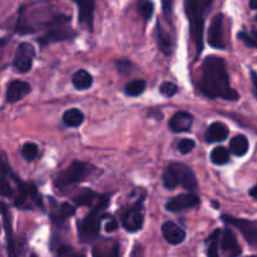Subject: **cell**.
<instances>
[{
    "label": "cell",
    "mask_w": 257,
    "mask_h": 257,
    "mask_svg": "<svg viewBox=\"0 0 257 257\" xmlns=\"http://www.w3.org/2000/svg\"><path fill=\"white\" fill-rule=\"evenodd\" d=\"M200 92L208 98H222L226 100H238L240 95L230 85V77L226 62L217 55H208L202 63L200 78Z\"/></svg>",
    "instance_id": "obj_1"
},
{
    "label": "cell",
    "mask_w": 257,
    "mask_h": 257,
    "mask_svg": "<svg viewBox=\"0 0 257 257\" xmlns=\"http://www.w3.org/2000/svg\"><path fill=\"white\" fill-rule=\"evenodd\" d=\"M110 202V193L100 195L99 200L92 207L87 216L82 221H78V236L79 241L83 243H89L92 241L97 240L99 237L100 222L107 215H104V211L107 210Z\"/></svg>",
    "instance_id": "obj_2"
},
{
    "label": "cell",
    "mask_w": 257,
    "mask_h": 257,
    "mask_svg": "<svg viewBox=\"0 0 257 257\" xmlns=\"http://www.w3.org/2000/svg\"><path fill=\"white\" fill-rule=\"evenodd\" d=\"M185 12L190 23V34L196 47V57L203 50V29L205 14L207 13L202 0H185Z\"/></svg>",
    "instance_id": "obj_3"
},
{
    "label": "cell",
    "mask_w": 257,
    "mask_h": 257,
    "mask_svg": "<svg viewBox=\"0 0 257 257\" xmlns=\"http://www.w3.org/2000/svg\"><path fill=\"white\" fill-rule=\"evenodd\" d=\"M162 182L167 190H175L177 186H182L190 192H196L198 190V182L193 171L180 162H173L167 166L163 171Z\"/></svg>",
    "instance_id": "obj_4"
},
{
    "label": "cell",
    "mask_w": 257,
    "mask_h": 257,
    "mask_svg": "<svg viewBox=\"0 0 257 257\" xmlns=\"http://www.w3.org/2000/svg\"><path fill=\"white\" fill-rule=\"evenodd\" d=\"M98 172L97 167L83 161H73L64 171L58 173L55 178V187L59 190L78 185L80 182L89 180Z\"/></svg>",
    "instance_id": "obj_5"
},
{
    "label": "cell",
    "mask_w": 257,
    "mask_h": 257,
    "mask_svg": "<svg viewBox=\"0 0 257 257\" xmlns=\"http://www.w3.org/2000/svg\"><path fill=\"white\" fill-rule=\"evenodd\" d=\"M122 226L127 232L135 233L142 230L145 223V195L140 196L127 210L122 212Z\"/></svg>",
    "instance_id": "obj_6"
},
{
    "label": "cell",
    "mask_w": 257,
    "mask_h": 257,
    "mask_svg": "<svg viewBox=\"0 0 257 257\" xmlns=\"http://www.w3.org/2000/svg\"><path fill=\"white\" fill-rule=\"evenodd\" d=\"M14 205L22 210H33L35 206H42L37 187L33 183L23 182L17 177Z\"/></svg>",
    "instance_id": "obj_7"
},
{
    "label": "cell",
    "mask_w": 257,
    "mask_h": 257,
    "mask_svg": "<svg viewBox=\"0 0 257 257\" xmlns=\"http://www.w3.org/2000/svg\"><path fill=\"white\" fill-rule=\"evenodd\" d=\"M222 221L227 225L235 226L242 236L245 237L246 242L252 247L257 248V222L255 221L243 220V218L233 217V216L222 215Z\"/></svg>",
    "instance_id": "obj_8"
},
{
    "label": "cell",
    "mask_w": 257,
    "mask_h": 257,
    "mask_svg": "<svg viewBox=\"0 0 257 257\" xmlns=\"http://www.w3.org/2000/svg\"><path fill=\"white\" fill-rule=\"evenodd\" d=\"M35 57V49L30 43H20L15 52L13 65L20 73H27L32 69L33 60Z\"/></svg>",
    "instance_id": "obj_9"
},
{
    "label": "cell",
    "mask_w": 257,
    "mask_h": 257,
    "mask_svg": "<svg viewBox=\"0 0 257 257\" xmlns=\"http://www.w3.org/2000/svg\"><path fill=\"white\" fill-rule=\"evenodd\" d=\"M77 35V32H74L73 29L67 27H63V24L59 25H53L44 35L38 39L39 44L42 47H47V45L53 44V43H59L63 42V40H68V39H72Z\"/></svg>",
    "instance_id": "obj_10"
},
{
    "label": "cell",
    "mask_w": 257,
    "mask_h": 257,
    "mask_svg": "<svg viewBox=\"0 0 257 257\" xmlns=\"http://www.w3.org/2000/svg\"><path fill=\"white\" fill-rule=\"evenodd\" d=\"M200 205V197L195 195L193 192L191 193H182V195L175 196L166 203V210L170 212H182V211L190 210V208L196 207Z\"/></svg>",
    "instance_id": "obj_11"
},
{
    "label": "cell",
    "mask_w": 257,
    "mask_h": 257,
    "mask_svg": "<svg viewBox=\"0 0 257 257\" xmlns=\"http://www.w3.org/2000/svg\"><path fill=\"white\" fill-rule=\"evenodd\" d=\"M208 44L216 49H225L226 43L223 38V15L217 14L212 19L208 29Z\"/></svg>",
    "instance_id": "obj_12"
},
{
    "label": "cell",
    "mask_w": 257,
    "mask_h": 257,
    "mask_svg": "<svg viewBox=\"0 0 257 257\" xmlns=\"http://www.w3.org/2000/svg\"><path fill=\"white\" fill-rule=\"evenodd\" d=\"M221 251L225 257H238L242 253V248L238 245L235 233L231 228H225L220 237Z\"/></svg>",
    "instance_id": "obj_13"
},
{
    "label": "cell",
    "mask_w": 257,
    "mask_h": 257,
    "mask_svg": "<svg viewBox=\"0 0 257 257\" xmlns=\"http://www.w3.org/2000/svg\"><path fill=\"white\" fill-rule=\"evenodd\" d=\"M73 2L78 7V20H79V24L87 25L88 29L93 32L95 0H73Z\"/></svg>",
    "instance_id": "obj_14"
},
{
    "label": "cell",
    "mask_w": 257,
    "mask_h": 257,
    "mask_svg": "<svg viewBox=\"0 0 257 257\" xmlns=\"http://www.w3.org/2000/svg\"><path fill=\"white\" fill-rule=\"evenodd\" d=\"M93 257H120L119 243L110 238H102L92 247Z\"/></svg>",
    "instance_id": "obj_15"
},
{
    "label": "cell",
    "mask_w": 257,
    "mask_h": 257,
    "mask_svg": "<svg viewBox=\"0 0 257 257\" xmlns=\"http://www.w3.org/2000/svg\"><path fill=\"white\" fill-rule=\"evenodd\" d=\"M193 125V115L191 113L185 112V110H180L176 112L172 115V118L168 122V127L172 132L175 133H182V132H190L191 128Z\"/></svg>",
    "instance_id": "obj_16"
},
{
    "label": "cell",
    "mask_w": 257,
    "mask_h": 257,
    "mask_svg": "<svg viewBox=\"0 0 257 257\" xmlns=\"http://www.w3.org/2000/svg\"><path fill=\"white\" fill-rule=\"evenodd\" d=\"M32 90L30 85L27 82H23V80L15 79L8 84L7 93H5V98L9 103H15L22 100L25 95H28Z\"/></svg>",
    "instance_id": "obj_17"
},
{
    "label": "cell",
    "mask_w": 257,
    "mask_h": 257,
    "mask_svg": "<svg viewBox=\"0 0 257 257\" xmlns=\"http://www.w3.org/2000/svg\"><path fill=\"white\" fill-rule=\"evenodd\" d=\"M52 211H50V220L55 225L65 222L69 217H72L75 213V207L68 202L57 203L54 200H52Z\"/></svg>",
    "instance_id": "obj_18"
},
{
    "label": "cell",
    "mask_w": 257,
    "mask_h": 257,
    "mask_svg": "<svg viewBox=\"0 0 257 257\" xmlns=\"http://www.w3.org/2000/svg\"><path fill=\"white\" fill-rule=\"evenodd\" d=\"M162 235L163 238L167 241L170 245H180L185 241L186 231L178 225H176L172 221H167L162 226Z\"/></svg>",
    "instance_id": "obj_19"
},
{
    "label": "cell",
    "mask_w": 257,
    "mask_h": 257,
    "mask_svg": "<svg viewBox=\"0 0 257 257\" xmlns=\"http://www.w3.org/2000/svg\"><path fill=\"white\" fill-rule=\"evenodd\" d=\"M156 42H157L158 49H160L163 54L165 55L173 54V50H175V43H173V39L170 35V33H167L165 29H163V27L160 24V22L157 23V27H156Z\"/></svg>",
    "instance_id": "obj_20"
},
{
    "label": "cell",
    "mask_w": 257,
    "mask_h": 257,
    "mask_svg": "<svg viewBox=\"0 0 257 257\" xmlns=\"http://www.w3.org/2000/svg\"><path fill=\"white\" fill-rule=\"evenodd\" d=\"M230 135L228 127L222 122H213L208 125L206 131V141L208 143H217L222 142Z\"/></svg>",
    "instance_id": "obj_21"
},
{
    "label": "cell",
    "mask_w": 257,
    "mask_h": 257,
    "mask_svg": "<svg viewBox=\"0 0 257 257\" xmlns=\"http://www.w3.org/2000/svg\"><path fill=\"white\" fill-rule=\"evenodd\" d=\"M99 197L100 195L95 192V191L90 190V188H83V190H79L73 196V201L78 206H87V207L92 206L93 207L98 202Z\"/></svg>",
    "instance_id": "obj_22"
},
{
    "label": "cell",
    "mask_w": 257,
    "mask_h": 257,
    "mask_svg": "<svg viewBox=\"0 0 257 257\" xmlns=\"http://www.w3.org/2000/svg\"><path fill=\"white\" fill-rule=\"evenodd\" d=\"M7 237V248H8V256L9 257H24L25 250V241L23 238L14 237L13 233H8L5 235Z\"/></svg>",
    "instance_id": "obj_23"
},
{
    "label": "cell",
    "mask_w": 257,
    "mask_h": 257,
    "mask_svg": "<svg viewBox=\"0 0 257 257\" xmlns=\"http://www.w3.org/2000/svg\"><path fill=\"white\" fill-rule=\"evenodd\" d=\"M72 83L74 85L75 89L78 90H85L88 88L92 87L93 84V77L89 72L85 69H79L73 74Z\"/></svg>",
    "instance_id": "obj_24"
},
{
    "label": "cell",
    "mask_w": 257,
    "mask_h": 257,
    "mask_svg": "<svg viewBox=\"0 0 257 257\" xmlns=\"http://www.w3.org/2000/svg\"><path fill=\"white\" fill-rule=\"evenodd\" d=\"M248 147H250V143H248L247 137L243 135L235 136L230 142L231 153L237 156V157H242V156H245L246 153L248 152Z\"/></svg>",
    "instance_id": "obj_25"
},
{
    "label": "cell",
    "mask_w": 257,
    "mask_h": 257,
    "mask_svg": "<svg viewBox=\"0 0 257 257\" xmlns=\"http://www.w3.org/2000/svg\"><path fill=\"white\" fill-rule=\"evenodd\" d=\"M83 122H84V114L78 108H70V109L65 110L64 114H63V123L67 127H79Z\"/></svg>",
    "instance_id": "obj_26"
},
{
    "label": "cell",
    "mask_w": 257,
    "mask_h": 257,
    "mask_svg": "<svg viewBox=\"0 0 257 257\" xmlns=\"http://www.w3.org/2000/svg\"><path fill=\"white\" fill-rule=\"evenodd\" d=\"M222 231L220 228L213 231L207 238V257H220V246H218V240L221 237Z\"/></svg>",
    "instance_id": "obj_27"
},
{
    "label": "cell",
    "mask_w": 257,
    "mask_h": 257,
    "mask_svg": "<svg viewBox=\"0 0 257 257\" xmlns=\"http://www.w3.org/2000/svg\"><path fill=\"white\" fill-rule=\"evenodd\" d=\"M147 83L143 79H133L128 82L124 87V93L128 97H138L146 90Z\"/></svg>",
    "instance_id": "obj_28"
},
{
    "label": "cell",
    "mask_w": 257,
    "mask_h": 257,
    "mask_svg": "<svg viewBox=\"0 0 257 257\" xmlns=\"http://www.w3.org/2000/svg\"><path fill=\"white\" fill-rule=\"evenodd\" d=\"M210 157L213 165L223 166L230 161V152H228L227 148L222 147V146H218V147L213 148Z\"/></svg>",
    "instance_id": "obj_29"
},
{
    "label": "cell",
    "mask_w": 257,
    "mask_h": 257,
    "mask_svg": "<svg viewBox=\"0 0 257 257\" xmlns=\"http://www.w3.org/2000/svg\"><path fill=\"white\" fill-rule=\"evenodd\" d=\"M53 250L55 251L58 257H85L84 255H82V253L75 252L70 246L65 245V243L59 242L57 243V245L53 243Z\"/></svg>",
    "instance_id": "obj_30"
},
{
    "label": "cell",
    "mask_w": 257,
    "mask_h": 257,
    "mask_svg": "<svg viewBox=\"0 0 257 257\" xmlns=\"http://www.w3.org/2000/svg\"><path fill=\"white\" fill-rule=\"evenodd\" d=\"M38 153H39V148H38V146L35 145V143L28 142L23 145L22 156L25 161H28V162L34 161L35 158H37Z\"/></svg>",
    "instance_id": "obj_31"
},
{
    "label": "cell",
    "mask_w": 257,
    "mask_h": 257,
    "mask_svg": "<svg viewBox=\"0 0 257 257\" xmlns=\"http://www.w3.org/2000/svg\"><path fill=\"white\" fill-rule=\"evenodd\" d=\"M138 13L145 20H150L155 13V5L150 0H141L138 4Z\"/></svg>",
    "instance_id": "obj_32"
},
{
    "label": "cell",
    "mask_w": 257,
    "mask_h": 257,
    "mask_svg": "<svg viewBox=\"0 0 257 257\" xmlns=\"http://www.w3.org/2000/svg\"><path fill=\"white\" fill-rule=\"evenodd\" d=\"M237 37L238 39H240L241 42L245 43L247 47L257 49V30H251V32H245V30H242V32L238 33Z\"/></svg>",
    "instance_id": "obj_33"
},
{
    "label": "cell",
    "mask_w": 257,
    "mask_h": 257,
    "mask_svg": "<svg viewBox=\"0 0 257 257\" xmlns=\"http://www.w3.org/2000/svg\"><path fill=\"white\" fill-rule=\"evenodd\" d=\"M115 68H117L118 72L123 75H128L130 73H132L133 70V63L130 59H125V58H119L114 62Z\"/></svg>",
    "instance_id": "obj_34"
},
{
    "label": "cell",
    "mask_w": 257,
    "mask_h": 257,
    "mask_svg": "<svg viewBox=\"0 0 257 257\" xmlns=\"http://www.w3.org/2000/svg\"><path fill=\"white\" fill-rule=\"evenodd\" d=\"M161 94L165 95L166 98H172L173 95L177 94L178 87L175 84V83L171 82H163L160 87Z\"/></svg>",
    "instance_id": "obj_35"
},
{
    "label": "cell",
    "mask_w": 257,
    "mask_h": 257,
    "mask_svg": "<svg viewBox=\"0 0 257 257\" xmlns=\"http://www.w3.org/2000/svg\"><path fill=\"white\" fill-rule=\"evenodd\" d=\"M195 147H196L195 141L191 140V138H183V140H181L180 142H178L177 150L178 152H181L182 155H187V153H190L191 151H193V148Z\"/></svg>",
    "instance_id": "obj_36"
},
{
    "label": "cell",
    "mask_w": 257,
    "mask_h": 257,
    "mask_svg": "<svg viewBox=\"0 0 257 257\" xmlns=\"http://www.w3.org/2000/svg\"><path fill=\"white\" fill-rule=\"evenodd\" d=\"M161 3H162L163 15H165L166 18H168L173 12V4H175V0H161Z\"/></svg>",
    "instance_id": "obj_37"
},
{
    "label": "cell",
    "mask_w": 257,
    "mask_h": 257,
    "mask_svg": "<svg viewBox=\"0 0 257 257\" xmlns=\"http://www.w3.org/2000/svg\"><path fill=\"white\" fill-rule=\"evenodd\" d=\"M250 77H251V83H252L253 95H255L256 99H257V72L256 70H253V69L250 70Z\"/></svg>",
    "instance_id": "obj_38"
},
{
    "label": "cell",
    "mask_w": 257,
    "mask_h": 257,
    "mask_svg": "<svg viewBox=\"0 0 257 257\" xmlns=\"http://www.w3.org/2000/svg\"><path fill=\"white\" fill-rule=\"evenodd\" d=\"M118 228V222L114 220V218L110 217V220L108 221L107 225H105V231L107 232H113V231H115Z\"/></svg>",
    "instance_id": "obj_39"
},
{
    "label": "cell",
    "mask_w": 257,
    "mask_h": 257,
    "mask_svg": "<svg viewBox=\"0 0 257 257\" xmlns=\"http://www.w3.org/2000/svg\"><path fill=\"white\" fill-rule=\"evenodd\" d=\"M148 114H150L151 117L156 118V119H158V120L162 119V118H163V113L161 112V110L158 109V108H152V109H150Z\"/></svg>",
    "instance_id": "obj_40"
},
{
    "label": "cell",
    "mask_w": 257,
    "mask_h": 257,
    "mask_svg": "<svg viewBox=\"0 0 257 257\" xmlns=\"http://www.w3.org/2000/svg\"><path fill=\"white\" fill-rule=\"evenodd\" d=\"M248 195H250L252 198H255V200L257 201V185L253 186V187L251 188L250 192H248Z\"/></svg>",
    "instance_id": "obj_41"
},
{
    "label": "cell",
    "mask_w": 257,
    "mask_h": 257,
    "mask_svg": "<svg viewBox=\"0 0 257 257\" xmlns=\"http://www.w3.org/2000/svg\"><path fill=\"white\" fill-rule=\"evenodd\" d=\"M212 2H213V0H202V3H203V5H205L206 10L210 9V7H211V4H212Z\"/></svg>",
    "instance_id": "obj_42"
},
{
    "label": "cell",
    "mask_w": 257,
    "mask_h": 257,
    "mask_svg": "<svg viewBox=\"0 0 257 257\" xmlns=\"http://www.w3.org/2000/svg\"><path fill=\"white\" fill-rule=\"evenodd\" d=\"M248 4H250L251 9L257 10V0H250V2H248Z\"/></svg>",
    "instance_id": "obj_43"
},
{
    "label": "cell",
    "mask_w": 257,
    "mask_h": 257,
    "mask_svg": "<svg viewBox=\"0 0 257 257\" xmlns=\"http://www.w3.org/2000/svg\"><path fill=\"white\" fill-rule=\"evenodd\" d=\"M30 257H38L37 255H35V253H33V255L32 256H30Z\"/></svg>",
    "instance_id": "obj_44"
},
{
    "label": "cell",
    "mask_w": 257,
    "mask_h": 257,
    "mask_svg": "<svg viewBox=\"0 0 257 257\" xmlns=\"http://www.w3.org/2000/svg\"><path fill=\"white\" fill-rule=\"evenodd\" d=\"M256 20H257V15H256Z\"/></svg>",
    "instance_id": "obj_45"
}]
</instances>
